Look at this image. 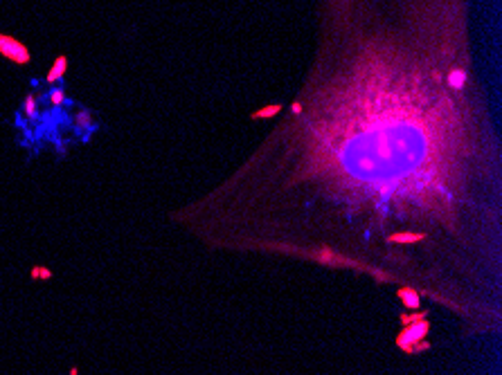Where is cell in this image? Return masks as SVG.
I'll list each match as a JSON object with an SVG mask.
<instances>
[{
	"label": "cell",
	"mask_w": 502,
	"mask_h": 375,
	"mask_svg": "<svg viewBox=\"0 0 502 375\" xmlns=\"http://www.w3.org/2000/svg\"><path fill=\"white\" fill-rule=\"evenodd\" d=\"M421 241H426L424 231H401V234L387 236V243H392V245H414Z\"/></svg>",
	"instance_id": "3957f363"
},
{
	"label": "cell",
	"mask_w": 502,
	"mask_h": 375,
	"mask_svg": "<svg viewBox=\"0 0 502 375\" xmlns=\"http://www.w3.org/2000/svg\"><path fill=\"white\" fill-rule=\"evenodd\" d=\"M48 99H50V104H52V106H63V104H66V92H63V88H54L52 92L48 95Z\"/></svg>",
	"instance_id": "9c48e42d"
},
{
	"label": "cell",
	"mask_w": 502,
	"mask_h": 375,
	"mask_svg": "<svg viewBox=\"0 0 502 375\" xmlns=\"http://www.w3.org/2000/svg\"><path fill=\"white\" fill-rule=\"evenodd\" d=\"M23 112L27 115V119H36L38 117V99L36 95H27L23 101Z\"/></svg>",
	"instance_id": "8992f818"
},
{
	"label": "cell",
	"mask_w": 502,
	"mask_h": 375,
	"mask_svg": "<svg viewBox=\"0 0 502 375\" xmlns=\"http://www.w3.org/2000/svg\"><path fill=\"white\" fill-rule=\"evenodd\" d=\"M426 315H428V312H419V315H403V326H405V323H414V321H419V319H426Z\"/></svg>",
	"instance_id": "30bf717a"
},
{
	"label": "cell",
	"mask_w": 502,
	"mask_h": 375,
	"mask_svg": "<svg viewBox=\"0 0 502 375\" xmlns=\"http://www.w3.org/2000/svg\"><path fill=\"white\" fill-rule=\"evenodd\" d=\"M75 124H77V128H93V115L90 112H86V110H81V112H77V117H75Z\"/></svg>",
	"instance_id": "ba28073f"
},
{
	"label": "cell",
	"mask_w": 502,
	"mask_h": 375,
	"mask_svg": "<svg viewBox=\"0 0 502 375\" xmlns=\"http://www.w3.org/2000/svg\"><path fill=\"white\" fill-rule=\"evenodd\" d=\"M0 56H5V59L16 65H27L32 61L27 45L18 41V38L9 36V34H0Z\"/></svg>",
	"instance_id": "7a4b0ae2"
},
{
	"label": "cell",
	"mask_w": 502,
	"mask_h": 375,
	"mask_svg": "<svg viewBox=\"0 0 502 375\" xmlns=\"http://www.w3.org/2000/svg\"><path fill=\"white\" fill-rule=\"evenodd\" d=\"M428 331H430L428 319H419L414 323H405L403 331L399 333V337H397V346L401 350H405V353L424 350V348H428V342H426Z\"/></svg>",
	"instance_id": "6da1fadb"
},
{
	"label": "cell",
	"mask_w": 502,
	"mask_h": 375,
	"mask_svg": "<svg viewBox=\"0 0 502 375\" xmlns=\"http://www.w3.org/2000/svg\"><path fill=\"white\" fill-rule=\"evenodd\" d=\"M66 70H68V59H66V56H59V59L52 63V67L48 70V77H45V81H48L50 86H54L56 81H61V79H63Z\"/></svg>",
	"instance_id": "277c9868"
},
{
	"label": "cell",
	"mask_w": 502,
	"mask_h": 375,
	"mask_svg": "<svg viewBox=\"0 0 502 375\" xmlns=\"http://www.w3.org/2000/svg\"><path fill=\"white\" fill-rule=\"evenodd\" d=\"M279 112V106H270V108H266V110H261V112H257L255 117H266V115H277Z\"/></svg>",
	"instance_id": "8fae6325"
},
{
	"label": "cell",
	"mask_w": 502,
	"mask_h": 375,
	"mask_svg": "<svg viewBox=\"0 0 502 375\" xmlns=\"http://www.w3.org/2000/svg\"><path fill=\"white\" fill-rule=\"evenodd\" d=\"M70 375H79V368H77V366H72V368H70Z\"/></svg>",
	"instance_id": "7c38bea8"
},
{
	"label": "cell",
	"mask_w": 502,
	"mask_h": 375,
	"mask_svg": "<svg viewBox=\"0 0 502 375\" xmlns=\"http://www.w3.org/2000/svg\"><path fill=\"white\" fill-rule=\"evenodd\" d=\"M399 299H401V303L408 310H417V308H419V303H421L419 292L412 290V288H401V290H399Z\"/></svg>",
	"instance_id": "5b68a950"
},
{
	"label": "cell",
	"mask_w": 502,
	"mask_h": 375,
	"mask_svg": "<svg viewBox=\"0 0 502 375\" xmlns=\"http://www.w3.org/2000/svg\"><path fill=\"white\" fill-rule=\"evenodd\" d=\"M30 276L34 281H50L54 274H52V270L45 268V265H34V268L30 270Z\"/></svg>",
	"instance_id": "52a82bcc"
}]
</instances>
